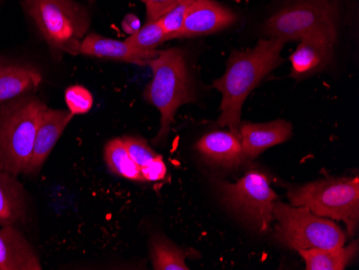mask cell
Here are the masks:
<instances>
[{"label":"cell","mask_w":359,"mask_h":270,"mask_svg":"<svg viewBox=\"0 0 359 270\" xmlns=\"http://www.w3.org/2000/svg\"><path fill=\"white\" fill-rule=\"evenodd\" d=\"M240 141L245 160H253L267 149L281 144L290 138L292 125L287 121L240 125Z\"/></svg>","instance_id":"7c38bea8"},{"label":"cell","mask_w":359,"mask_h":270,"mask_svg":"<svg viewBox=\"0 0 359 270\" xmlns=\"http://www.w3.org/2000/svg\"><path fill=\"white\" fill-rule=\"evenodd\" d=\"M273 219L276 241L290 249H334L346 243V234L334 222L316 215L304 205L276 201Z\"/></svg>","instance_id":"5b68a950"},{"label":"cell","mask_w":359,"mask_h":270,"mask_svg":"<svg viewBox=\"0 0 359 270\" xmlns=\"http://www.w3.org/2000/svg\"><path fill=\"white\" fill-rule=\"evenodd\" d=\"M147 9V22L157 21L173 9L181 0H141Z\"/></svg>","instance_id":"d4e9b609"},{"label":"cell","mask_w":359,"mask_h":270,"mask_svg":"<svg viewBox=\"0 0 359 270\" xmlns=\"http://www.w3.org/2000/svg\"><path fill=\"white\" fill-rule=\"evenodd\" d=\"M308 270H344L358 253V241L334 249L300 250Z\"/></svg>","instance_id":"ac0fdd59"},{"label":"cell","mask_w":359,"mask_h":270,"mask_svg":"<svg viewBox=\"0 0 359 270\" xmlns=\"http://www.w3.org/2000/svg\"><path fill=\"white\" fill-rule=\"evenodd\" d=\"M39 257L15 225L0 227V270H41Z\"/></svg>","instance_id":"4fadbf2b"},{"label":"cell","mask_w":359,"mask_h":270,"mask_svg":"<svg viewBox=\"0 0 359 270\" xmlns=\"http://www.w3.org/2000/svg\"><path fill=\"white\" fill-rule=\"evenodd\" d=\"M104 161L113 173L129 180L143 182L141 169L129 156L122 138L113 139L104 147Z\"/></svg>","instance_id":"d6986e66"},{"label":"cell","mask_w":359,"mask_h":270,"mask_svg":"<svg viewBox=\"0 0 359 270\" xmlns=\"http://www.w3.org/2000/svg\"><path fill=\"white\" fill-rule=\"evenodd\" d=\"M285 42L281 39H262L252 49L235 51L228 60L226 72L213 82L222 94L219 125L228 127L240 138L241 112L252 90L283 62Z\"/></svg>","instance_id":"6da1fadb"},{"label":"cell","mask_w":359,"mask_h":270,"mask_svg":"<svg viewBox=\"0 0 359 270\" xmlns=\"http://www.w3.org/2000/svg\"><path fill=\"white\" fill-rule=\"evenodd\" d=\"M338 19L337 0H302L274 13L266 22L265 33L286 43L318 30L338 33Z\"/></svg>","instance_id":"ba28073f"},{"label":"cell","mask_w":359,"mask_h":270,"mask_svg":"<svg viewBox=\"0 0 359 270\" xmlns=\"http://www.w3.org/2000/svg\"><path fill=\"white\" fill-rule=\"evenodd\" d=\"M196 150L208 163L222 168H236L247 161L239 137L225 130L208 133L197 142Z\"/></svg>","instance_id":"5bb4252c"},{"label":"cell","mask_w":359,"mask_h":270,"mask_svg":"<svg viewBox=\"0 0 359 270\" xmlns=\"http://www.w3.org/2000/svg\"><path fill=\"white\" fill-rule=\"evenodd\" d=\"M196 0H181L168 13L158 20L167 36V40L175 39V35L182 27L183 20L189 6Z\"/></svg>","instance_id":"603a6c76"},{"label":"cell","mask_w":359,"mask_h":270,"mask_svg":"<svg viewBox=\"0 0 359 270\" xmlns=\"http://www.w3.org/2000/svg\"><path fill=\"white\" fill-rule=\"evenodd\" d=\"M88 1H90V3H93V1H94V0H88Z\"/></svg>","instance_id":"83f0119b"},{"label":"cell","mask_w":359,"mask_h":270,"mask_svg":"<svg viewBox=\"0 0 359 270\" xmlns=\"http://www.w3.org/2000/svg\"><path fill=\"white\" fill-rule=\"evenodd\" d=\"M187 253L172 243L156 235L151 241V259L155 270H189L185 264Z\"/></svg>","instance_id":"ffe728a7"},{"label":"cell","mask_w":359,"mask_h":270,"mask_svg":"<svg viewBox=\"0 0 359 270\" xmlns=\"http://www.w3.org/2000/svg\"><path fill=\"white\" fill-rule=\"evenodd\" d=\"M72 118L74 114L69 110H57L48 107L44 109L38 123L32 158L26 175L38 173L41 169Z\"/></svg>","instance_id":"8fae6325"},{"label":"cell","mask_w":359,"mask_h":270,"mask_svg":"<svg viewBox=\"0 0 359 270\" xmlns=\"http://www.w3.org/2000/svg\"><path fill=\"white\" fill-rule=\"evenodd\" d=\"M158 51H141L135 49L125 41L102 37L97 34L86 35L81 42L79 54L93 56V58H107L132 62L137 65H148L149 60L154 58Z\"/></svg>","instance_id":"9a60e30c"},{"label":"cell","mask_w":359,"mask_h":270,"mask_svg":"<svg viewBox=\"0 0 359 270\" xmlns=\"http://www.w3.org/2000/svg\"><path fill=\"white\" fill-rule=\"evenodd\" d=\"M27 220L26 195L16 177L0 169V227L24 224Z\"/></svg>","instance_id":"e0dca14e"},{"label":"cell","mask_w":359,"mask_h":270,"mask_svg":"<svg viewBox=\"0 0 359 270\" xmlns=\"http://www.w3.org/2000/svg\"><path fill=\"white\" fill-rule=\"evenodd\" d=\"M123 144L128 152L129 156L132 157L133 161L138 165L139 167L145 166L149 163L154 161L159 156L151 147L147 144V141L135 137H125L122 138Z\"/></svg>","instance_id":"cb8c5ba5"},{"label":"cell","mask_w":359,"mask_h":270,"mask_svg":"<svg viewBox=\"0 0 359 270\" xmlns=\"http://www.w3.org/2000/svg\"><path fill=\"white\" fill-rule=\"evenodd\" d=\"M337 34L318 30L300 38L297 49L290 58L292 78L304 80L327 68L334 58Z\"/></svg>","instance_id":"9c48e42d"},{"label":"cell","mask_w":359,"mask_h":270,"mask_svg":"<svg viewBox=\"0 0 359 270\" xmlns=\"http://www.w3.org/2000/svg\"><path fill=\"white\" fill-rule=\"evenodd\" d=\"M153 72L152 81L145 88L143 96L161 114V130L155 137L156 144L166 140L180 107L196 102L189 67L184 53L180 49L158 51L149 60Z\"/></svg>","instance_id":"7a4b0ae2"},{"label":"cell","mask_w":359,"mask_h":270,"mask_svg":"<svg viewBox=\"0 0 359 270\" xmlns=\"http://www.w3.org/2000/svg\"><path fill=\"white\" fill-rule=\"evenodd\" d=\"M46 104L23 95L0 106V169L16 177L27 173L40 116Z\"/></svg>","instance_id":"3957f363"},{"label":"cell","mask_w":359,"mask_h":270,"mask_svg":"<svg viewBox=\"0 0 359 270\" xmlns=\"http://www.w3.org/2000/svg\"><path fill=\"white\" fill-rule=\"evenodd\" d=\"M292 205H304L320 217L342 221L346 231L354 235L359 221V180L328 178L290 189Z\"/></svg>","instance_id":"8992f818"},{"label":"cell","mask_w":359,"mask_h":270,"mask_svg":"<svg viewBox=\"0 0 359 270\" xmlns=\"http://www.w3.org/2000/svg\"><path fill=\"white\" fill-rule=\"evenodd\" d=\"M141 175H142L144 181L149 182H155V181L164 180L167 176V167L165 164L163 157L159 155L148 165L141 167Z\"/></svg>","instance_id":"484cf974"},{"label":"cell","mask_w":359,"mask_h":270,"mask_svg":"<svg viewBox=\"0 0 359 270\" xmlns=\"http://www.w3.org/2000/svg\"><path fill=\"white\" fill-rule=\"evenodd\" d=\"M65 100L67 104L68 110L74 116L88 114L94 104L92 93L82 86H72L68 88L65 93Z\"/></svg>","instance_id":"7402d4cb"},{"label":"cell","mask_w":359,"mask_h":270,"mask_svg":"<svg viewBox=\"0 0 359 270\" xmlns=\"http://www.w3.org/2000/svg\"><path fill=\"white\" fill-rule=\"evenodd\" d=\"M235 12L213 0H196L189 6L182 27L175 38H193L211 35L233 25Z\"/></svg>","instance_id":"30bf717a"},{"label":"cell","mask_w":359,"mask_h":270,"mask_svg":"<svg viewBox=\"0 0 359 270\" xmlns=\"http://www.w3.org/2000/svg\"><path fill=\"white\" fill-rule=\"evenodd\" d=\"M165 41H167V36L158 20L147 22L136 33L125 40L127 44L135 49L149 52L157 51V48Z\"/></svg>","instance_id":"44dd1931"},{"label":"cell","mask_w":359,"mask_h":270,"mask_svg":"<svg viewBox=\"0 0 359 270\" xmlns=\"http://www.w3.org/2000/svg\"><path fill=\"white\" fill-rule=\"evenodd\" d=\"M41 81L35 68L0 60V104L35 90Z\"/></svg>","instance_id":"2e32d148"},{"label":"cell","mask_w":359,"mask_h":270,"mask_svg":"<svg viewBox=\"0 0 359 270\" xmlns=\"http://www.w3.org/2000/svg\"><path fill=\"white\" fill-rule=\"evenodd\" d=\"M23 8L53 54H79L90 24L83 6L76 0H23Z\"/></svg>","instance_id":"277c9868"},{"label":"cell","mask_w":359,"mask_h":270,"mask_svg":"<svg viewBox=\"0 0 359 270\" xmlns=\"http://www.w3.org/2000/svg\"><path fill=\"white\" fill-rule=\"evenodd\" d=\"M141 27V22L135 14H127L122 21V28L127 35H133Z\"/></svg>","instance_id":"4316f807"},{"label":"cell","mask_w":359,"mask_h":270,"mask_svg":"<svg viewBox=\"0 0 359 270\" xmlns=\"http://www.w3.org/2000/svg\"><path fill=\"white\" fill-rule=\"evenodd\" d=\"M217 185L223 203L237 217L260 233L269 231L278 195L270 187L265 175L248 171L233 184L219 181Z\"/></svg>","instance_id":"52a82bcc"}]
</instances>
